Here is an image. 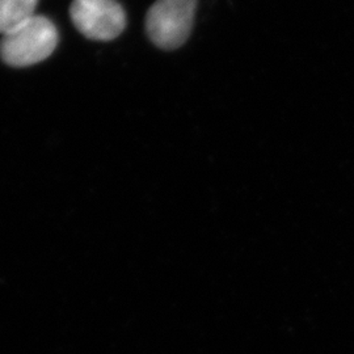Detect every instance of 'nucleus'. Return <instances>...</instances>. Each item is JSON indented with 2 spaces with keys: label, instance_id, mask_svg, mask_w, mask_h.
<instances>
[{
  "label": "nucleus",
  "instance_id": "1",
  "mask_svg": "<svg viewBox=\"0 0 354 354\" xmlns=\"http://www.w3.org/2000/svg\"><path fill=\"white\" fill-rule=\"evenodd\" d=\"M59 42L55 24L49 17L35 15L3 35L0 58L11 67H30L48 59Z\"/></svg>",
  "mask_w": 354,
  "mask_h": 354
},
{
  "label": "nucleus",
  "instance_id": "2",
  "mask_svg": "<svg viewBox=\"0 0 354 354\" xmlns=\"http://www.w3.org/2000/svg\"><path fill=\"white\" fill-rule=\"evenodd\" d=\"M198 0H156L146 16V32L163 50H176L190 37Z\"/></svg>",
  "mask_w": 354,
  "mask_h": 354
},
{
  "label": "nucleus",
  "instance_id": "3",
  "mask_svg": "<svg viewBox=\"0 0 354 354\" xmlns=\"http://www.w3.org/2000/svg\"><path fill=\"white\" fill-rule=\"evenodd\" d=\"M70 17L84 37L102 42L120 37L127 24V12L117 0H74Z\"/></svg>",
  "mask_w": 354,
  "mask_h": 354
},
{
  "label": "nucleus",
  "instance_id": "4",
  "mask_svg": "<svg viewBox=\"0 0 354 354\" xmlns=\"http://www.w3.org/2000/svg\"><path fill=\"white\" fill-rule=\"evenodd\" d=\"M38 0H0V35H6L36 15Z\"/></svg>",
  "mask_w": 354,
  "mask_h": 354
}]
</instances>
